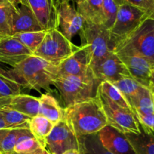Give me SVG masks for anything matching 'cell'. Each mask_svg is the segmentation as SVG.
Instances as JSON below:
<instances>
[{
    "instance_id": "obj_15",
    "label": "cell",
    "mask_w": 154,
    "mask_h": 154,
    "mask_svg": "<svg viewBox=\"0 0 154 154\" xmlns=\"http://www.w3.org/2000/svg\"><path fill=\"white\" fill-rule=\"evenodd\" d=\"M44 30L29 8L20 0L12 6V35Z\"/></svg>"
},
{
    "instance_id": "obj_20",
    "label": "cell",
    "mask_w": 154,
    "mask_h": 154,
    "mask_svg": "<svg viewBox=\"0 0 154 154\" xmlns=\"http://www.w3.org/2000/svg\"><path fill=\"white\" fill-rule=\"evenodd\" d=\"M77 11L86 23H103V0H84L77 4Z\"/></svg>"
},
{
    "instance_id": "obj_31",
    "label": "cell",
    "mask_w": 154,
    "mask_h": 154,
    "mask_svg": "<svg viewBox=\"0 0 154 154\" xmlns=\"http://www.w3.org/2000/svg\"><path fill=\"white\" fill-rule=\"evenodd\" d=\"M0 6V38L12 36V6Z\"/></svg>"
},
{
    "instance_id": "obj_40",
    "label": "cell",
    "mask_w": 154,
    "mask_h": 154,
    "mask_svg": "<svg viewBox=\"0 0 154 154\" xmlns=\"http://www.w3.org/2000/svg\"><path fill=\"white\" fill-rule=\"evenodd\" d=\"M5 128H6V126H5V124L4 120H3L2 116L0 115V129H5Z\"/></svg>"
},
{
    "instance_id": "obj_30",
    "label": "cell",
    "mask_w": 154,
    "mask_h": 154,
    "mask_svg": "<svg viewBox=\"0 0 154 154\" xmlns=\"http://www.w3.org/2000/svg\"><path fill=\"white\" fill-rule=\"evenodd\" d=\"M46 31L47 30H42V31L38 32H21L15 34L12 36L18 39L33 54L43 41L45 34H46Z\"/></svg>"
},
{
    "instance_id": "obj_22",
    "label": "cell",
    "mask_w": 154,
    "mask_h": 154,
    "mask_svg": "<svg viewBox=\"0 0 154 154\" xmlns=\"http://www.w3.org/2000/svg\"><path fill=\"white\" fill-rule=\"evenodd\" d=\"M136 154H154V135L140 125L138 133L125 134Z\"/></svg>"
},
{
    "instance_id": "obj_36",
    "label": "cell",
    "mask_w": 154,
    "mask_h": 154,
    "mask_svg": "<svg viewBox=\"0 0 154 154\" xmlns=\"http://www.w3.org/2000/svg\"><path fill=\"white\" fill-rule=\"evenodd\" d=\"M10 99L11 97H3L0 99V109L4 108L5 106H6L8 104Z\"/></svg>"
},
{
    "instance_id": "obj_42",
    "label": "cell",
    "mask_w": 154,
    "mask_h": 154,
    "mask_svg": "<svg viewBox=\"0 0 154 154\" xmlns=\"http://www.w3.org/2000/svg\"><path fill=\"white\" fill-rule=\"evenodd\" d=\"M12 154H16V153H12ZM42 154H50L49 153H48V151H47V150H45V152H44V153H42Z\"/></svg>"
},
{
    "instance_id": "obj_11",
    "label": "cell",
    "mask_w": 154,
    "mask_h": 154,
    "mask_svg": "<svg viewBox=\"0 0 154 154\" xmlns=\"http://www.w3.org/2000/svg\"><path fill=\"white\" fill-rule=\"evenodd\" d=\"M121 60L130 74L131 78L150 89V79L153 65L149 60L135 54L125 52H114Z\"/></svg>"
},
{
    "instance_id": "obj_45",
    "label": "cell",
    "mask_w": 154,
    "mask_h": 154,
    "mask_svg": "<svg viewBox=\"0 0 154 154\" xmlns=\"http://www.w3.org/2000/svg\"><path fill=\"white\" fill-rule=\"evenodd\" d=\"M153 132V134L154 135V132Z\"/></svg>"
},
{
    "instance_id": "obj_39",
    "label": "cell",
    "mask_w": 154,
    "mask_h": 154,
    "mask_svg": "<svg viewBox=\"0 0 154 154\" xmlns=\"http://www.w3.org/2000/svg\"><path fill=\"white\" fill-rule=\"evenodd\" d=\"M62 154H81V153L79 150H75V149H73V150H67V151L64 152V153Z\"/></svg>"
},
{
    "instance_id": "obj_9",
    "label": "cell",
    "mask_w": 154,
    "mask_h": 154,
    "mask_svg": "<svg viewBox=\"0 0 154 154\" xmlns=\"http://www.w3.org/2000/svg\"><path fill=\"white\" fill-rule=\"evenodd\" d=\"M56 23L67 39L72 42L77 34L81 32L85 20L69 0H56Z\"/></svg>"
},
{
    "instance_id": "obj_17",
    "label": "cell",
    "mask_w": 154,
    "mask_h": 154,
    "mask_svg": "<svg viewBox=\"0 0 154 154\" xmlns=\"http://www.w3.org/2000/svg\"><path fill=\"white\" fill-rule=\"evenodd\" d=\"M26 5L44 30L57 29L56 0H20Z\"/></svg>"
},
{
    "instance_id": "obj_12",
    "label": "cell",
    "mask_w": 154,
    "mask_h": 154,
    "mask_svg": "<svg viewBox=\"0 0 154 154\" xmlns=\"http://www.w3.org/2000/svg\"><path fill=\"white\" fill-rule=\"evenodd\" d=\"M93 73L90 66V57L84 45L75 48L69 57L58 64V76H84Z\"/></svg>"
},
{
    "instance_id": "obj_24",
    "label": "cell",
    "mask_w": 154,
    "mask_h": 154,
    "mask_svg": "<svg viewBox=\"0 0 154 154\" xmlns=\"http://www.w3.org/2000/svg\"><path fill=\"white\" fill-rule=\"evenodd\" d=\"M0 115L7 129H29L31 117L26 114L5 106L0 109Z\"/></svg>"
},
{
    "instance_id": "obj_16",
    "label": "cell",
    "mask_w": 154,
    "mask_h": 154,
    "mask_svg": "<svg viewBox=\"0 0 154 154\" xmlns=\"http://www.w3.org/2000/svg\"><path fill=\"white\" fill-rule=\"evenodd\" d=\"M104 148L113 154H136L126 135L117 129L106 126L97 133Z\"/></svg>"
},
{
    "instance_id": "obj_2",
    "label": "cell",
    "mask_w": 154,
    "mask_h": 154,
    "mask_svg": "<svg viewBox=\"0 0 154 154\" xmlns=\"http://www.w3.org/2000/svg\"><path fill=\"white\" fill-rule=\"evenodd\" d=\"M63 117L78 138L97 134L108 126L107 117L97 96L65 108Z\"/></svg>"
},
{
    "instance_id": "obj_44",
    "label": "cell",
    "mask_w": 154,
    "mask_h": 154,
    "mask_svg": "<svg viewBox=\"0 0 154 154\" xmlns=\"http://www.w3.org/2000/svg\"><path fill=\"white\" fill-rule=\"evenodd\" d=\"M3 97H5V96H2V95H1V94H0V99H2V98H3Z\"/></svg>"
},
{
    "instance_id": "obj_38",
    "label": "cell",
    "mask_w": 154,
    "mask_h": 154,
    "mask_svg": "<svg viewBox=\"0 0 154 154\" xmlns=\"http://www.w3.org/2000/svg\"><path fill=\"white\" fill-rule=\"evenodd\" d=\"M18 2V0H0V6L6 5L15 4Z\"/></svg>"
},
{
    "instance_id": "obj_14",
    "label": "cell",
    "mask_w": 154,
    "mask_h": 154,
    "mask_svg": "<svg viewBox=\"0 0 154 154\" xmlns=\"http://www.w3.org/2000/svg\"><path fill=\"white\" fill-rule=\"evenodd\" d=\"M32 55V52L14 36L0 38V63L14 67Z\"/></svg>"
},
{
    "instance_id": "obj_34",
    "label": "cell",
    "mask_w": 154,
    "mask_h": 154,
    "mask_svg": "<svg viewBox=\"0 0 154 154\" xmlns=\"http://www.w3.org/2000/svg\"><path fill=\"white\" fill-rule=\"evenodd\" d=\"M118 5L129 4L144 11L154 19V0H115Z\"/></svg>"
},
{
    "instance_id": "obj_35",
    "label": "cell",
    "mask_w": 154,
    "mask_h": 154,
    "mask_svg": "<svg viewBox=\"0 0 154 154\" xmlns=\"http://www.w3.org/2000/svg\"><path fill=\"white\" fill-rule=\"evenodd\" d=\"M139 124L146 130L154 132V114L147 116H135Z\"/></svg>"
},
{
    "instance_id": "obj_41",
    "label": "cell",
    "mask_w": 154,
    "mask_h": 154,
    "mask_svg": "<svg viewBox=\"0 0 154 154\" xmlns=\"http://www.w3.org/2000/svg\"><path fill=\"white\" fill-rule=\"evenodd\" d=\"M70 2H73L74 3H76V4H78V3L84 1V0H69Z\"/></svg>"
},
{
    "instance_id": "obj_28",
    "label": "cell",
    "mask_w": 154,
    "mask_h": 154,
    "mask_svg": "<svg viewBox=\"0 0 154 154\" xmlns=\"http://www.w3.org/2000/svg\"><path fill=\"white\" fill-rule=\"evenodd\" d=\"M98 91L102 93L104 96L108 98L109 100L118 105L119 106L131 109L130 106L126 102L125 98L122 96L120 92L111 83L108 82V81H102L98 87Z\"/></svg>"
},
{
    "instance_id": "obj_27",
    "label": "cell",
    "mask_w": 154,
    "mask_h": 154,
    "mask_svg": "<svg viewBox=\"0 0 154 154\" xmlns=\"http://www.w3.org/2000/svg\"><path fill=\"white\" fill-rule=\"evenodd\" d=\"M81 154H113L104 148L97 134L87 135L79 138Z\"/></svg>"
},
{
    "instance_id": "obj_32",
    "label": "cell",
    "mask_w": 154,
    "mask_h": 154,
    "mask_svg": "<svg viewBox=\"0 0 154 154\" xmlns=\"http://www.w3.org/2000/svg\"><path fill=\"white\" fill-rule=\"evenodd\" d=\"M119 5L115 0H103V23L102 26L110 30L113 26L118 11Z\"/></svg>"
},
{
    "instance_id": "obj_10",
    "label": "cell",
    "mask_w": 154,
    "mask_h": 154,
    "mask_svg": "<svg viewBox=\"0 0 154 154\" xmlns=\"http://www.w3.org/2000/svg\"><path fill=\"white\" fill-rule=\"evenodd\" d=\"M73 149L81 150V143L63 117L47 137L45 150L50 154H62Z\"/></svg>"
},
{
    "instance_id": "obj_23",
    "label": "cell",
    "mask_w": 154,
    "mask_h": 154,
    "mask_svg": "<svg viewBox=\"0 0 154 154\" xmlns=\"http://www.w3.org/2000/svg\"><path fill=\"white\" fill-rule=\"evenodd\" d=\"M129 106L135 116L154 114V100L152 90L144 87V89L130 101Z\"/></svg>"
},
{
    "instance_id": "obj_43",
    "label": "cell",
    "mask_w": 154,
    "mask_h": 154,
    "mask_svg": "<svg viewBox=\"0 0 154 154\" xmlns=\"http://www.w3.org/2000/svg\"><path fill=\"white\" fill-rule=\"evenodd\" d=\"M152 92H153V100H154V89L153 90H151Z\"/></svg>"
},
{
    "instance_id": "obj_6",
    "label": "cell",
    "mask_w": 154,
    "mask_h": 154,
    "mask_svg": "<svg viewBox=\"0 0 154 154\" xmlns=\"http://www.w3.org/2000/svg\"><path fill=\"white\" fill-rule=\"evenodd\" d=\"M76 48L60 30L54 28L47 30L43 41L33 55L58 65L69 57Z\"/></svg>"
},
{
    "instance_id": "obj_3",
    "label": "cell",
    "mask_w": 154,
    "mask_h": 154,
    "mask_svg": "<svg viewBox=\"0 0 154 154\" xmlns=\"http://www.w3.org/2000/svg\"><path fill=\"white\" fill-rule=\"evenodd\" d=\"M101 82L91 73L84 76H57L53 85L59 90L66 108L96 97Z\"/></svg>"
},
{
    "instance_id": "obj_7",
    "label": "cell",
    "mask_w": 154,
    "mask_h": 154,
    "mask_svg": "<svg viewBox=\"0 0 154 154\" xmlns=\"http://www.w3.org/2000/svg\"><path fill=\"white\" fill-rule=\"evenodd\" d=\"M147 18H151L150 14L138 8L129 4L120 5L114 25L109 30L114 48L116 43L127 37Z\"/></svg>"
},
{
    "instance_id": "obj_33",
    "label": "cell",
    "mask_w": 154,
    "mask_h": 154,
    "mask_svg": "<svg viewBox=\"0 0 154 154\" xmlns=\"http://www.w3.org/2000/svg\"><path fill=\"white\" fill-rule=\"evenodd\" d=\"M22 87L14 80L0 71V94L5 97H11L21 93Z\"/></svg>"
},
{
    "instance_id": "obj_21",
    "label": "cell",
    "mask_w": 154,
    "mask_h": 154,
    "mask_svg": "<svg viewBox=\"0 0 154 154\" xmlns=\"http://www.w3.org/2000/svg\"><path fill=\"white\" fill-rule=\"evenodd\" d=\"M26 137H34L29 129H0V154H12L18 141Z\"/></svg>"
},
{
    "instance_id": "obj_37",
    "label": "cell",
    "mask_w": 154,
    "mask_h": 154,
    "mask_svg": "<svg viewBox=\"0 0 154 154\" xmlns=\"http://www.w3.org/2000/svg\"><path fill=\"white\" fill-rule=\"evenodd\" d=\"M150 89L153 90L154 89V66L152 68L151 74H150Z\"/></svg>"
},
{
    "instance_id": "obj_29",
    "label": "cell",
    "mask_w": 154,
    "mask_h": 154,
    "mask_svg": "<svg viewBox=\"0 0 154 154\" xmlns=\"http://www.w3.org/2000/svg\"><path fill=\"white\" fill-rule=\"evenodd\" d=\"M45 148L35 137H26L17 143L14 149L16 154H42Z\"/></svg>"
},
{
    "instance_id": "obj_13",
    "label": "cell",
    "mask_w": 154,
    "mask_h": 154,
    "mask_svg": "<svg viewBox=\"0 0 154 154\" xmlns=\"http://www.w3.org/2000/svg\"><path fill=\"white\" fill-rule=\"evenodd\" d=\"M92 71L95 77L101 81H108L111 84L123 78H131L125 65L114 51L110 53Z\"/></svg>"
},
{
    "instance_id": "obj_18",
    "label": "cell",
    "mask_w": 154,
    "mask_h": 154,
    "mask_svg": "<svg viewBox=\"0 0 154 154\" xmlns=\"http://www.w3.org/2000/svg\"><path fill=\"white\" fill-rule=\"evenodd\" d=\"M6 106L32 118L38 115L40 106L39 97L20 93L11 96Z\"/></svg>"
},
{
    "instance_id": "obj_8",
    "label": "cell",
    "mask_w": 154,
    "mask_h": 154,
    "mask_svg": "<svg viewBox=\"0 0 154 154\" xmlns=\"http://www.w3.org/2000/svg\"><path fill=\"white\" fill-rule=\"evenodd\" d=\"M96 96L102 103L108 126L117 129L123 133H138L140 124L133 111L129 108H124L109 100L98 91Z\"/></svg>"
},
{
    "instance_id": "obj_4",
    "label": "cell",
    "mask_w": 154,
    "mask_h": 154,
    "mask_svg": "<svg viewBox=\"0 0 154 154\" xmlns=\"http://www.w3.org/2000/svg\"><path fill=\"white\" fill-rule=\"evenodd\" d=\"M114 52L138 54L154 66V19L147 18L127 37L116 43Z\"/></svg>"
},
{
    "instance_id": "obj_26",
    "label": "cell",
    "mask_w": 154,
    "mask_h": 154,
    "mask_svg": "<svg viewBox=\"0 0 154 154\" xmlns=\"http://www.w3.org/2000/svg\"><path fill=\"white\" fill-rule=\"evenodd\" d=\"M112 84L120 92L129 105L130 101L135 98L144 87L132 78H123L120 81L112 83Z\"/></svg>"
},
{
    "instance_id": "obj_19",
    "label": "cell",
    "mask_w": 154,
    "mask_h": 154,
    "mask_svg": "<svg viewBox=\"0 0 154 154\" xmlns=\"http://www.w3.org/2000/svg\"><path fill=\"white\" fill-rule=\"evenodd\" d=\"M38 115L45 117L56 125L64 117V109L60 107L58 101L50 93H42L39 97Z\"/></svg>"
},
{
    "instance_id": "obj_1",
    "label": "cell",
    "mask_w": 154,
    "mask_h": 154,
    "mask_svg": "<svg viewBox=\"0 0 154 154\" xmlns=\"http://www.w3.org/2000/svg\"><path fill=\"white\" fill-rule=\"evenodd\" d=\"M0 71L21 87L49 93H53L51 86L58 76V65L32 55L14 67Z\"/></svg>"
},
{
    "instance_id": "obj_5",
    "label": "cell",
    "mask_w": 154,
    "mask_h": 154,
    "mask_svg": "<svg viewBox=\"0 0 154 154\" xmlns=\"http://www.w3.org/2000/svg\"><path fill=\"white\" fill-rule=\"evenodd\" d=\"M79 34L82 42L81 45L87 47L91 70L110 53L114 51V45L111 42L109 30L102 25L85 22Z\"/></svg>"
},
{
    "instance_id": "obj_25",
    "label": "cell",
    "mask_w": 154,
    "mask_h": 154,
    "mask_svg": "<svg viewBox=\"0 0 154 154\" xmlns=\"http://www.w3.org/2000/svg\"><path fill=\"white\" fill-rule=\"evenodd\" d=\"M55 125L45 117L38 115L31 118L29 122L30 132L33 136L45 147L47 137L49 135Z\"/></svg>"
}]
</instances>
